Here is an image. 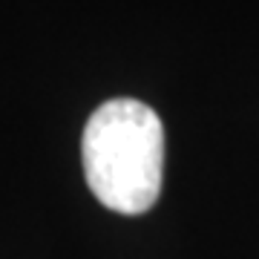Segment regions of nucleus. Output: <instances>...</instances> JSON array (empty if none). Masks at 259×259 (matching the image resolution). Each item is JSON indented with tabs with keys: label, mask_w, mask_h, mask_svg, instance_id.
Segmentation results:
<instances>
[{
	"label": "nucleus",
	"mask_w": 259,
	"mask_h": 259,
	"mask_svg": "<svg viewBox=\"0 0 259 259\" xmlns=\"http://www.w3.org/2000/svg\"><path fill=\"white\" fill-rule=\"evenodd\" d=\"M83 176L107 210L141 216L164 182V127L150 104L110 98L87 118L81 136Z\"/></svg>",
	"instance_id": "obj_1"
}]
</instances>
